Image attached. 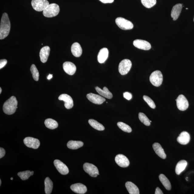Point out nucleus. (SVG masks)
Instances as JSON below:
<instances>
[{"label": "nucleus", "mask_w": 194, "mask_h": 194, "mask_svg": "<svg viewBox=\"0 0 194 194\" xmlns=\"http://www.w3.org/2000/svg\"><path fill=\"white\" fill-rule=\"evenodd\" d=\"M11 29V23L8 15L4 13L2 16L0 26V39H4L9 34Z\"/></svg>", "instance_id": "f257e3e1"}, {"label": "nucleus", "mask_w": 194, "mask_h": 194, "mask_svg": "<svg viewBox=\"0 0 194 194\" xmlns=\"http://www.w3.org/2000/svg\"><path fill=\"white\" fill-rule=\"evenodd\" d=\"M17 104L16 97L12 96L4 104L3 107L4 112L8 115L13 114L18 108Z\"/></svg>", "instance_id": "f03ea898"}, {"label": "nucleus", "mask_w": 194, "mask_h": 194, "mask_svg": "<svg viewBox=\"0 0 194 194\" xmlns=\"http://www.w3.org/2000/svg\"><path fill=\"white\" fill-rule=\"evenodd\" d=\"M59 6L56 3L49 5L43 11V14L47 17H53L56 16L59 13Z\"/></svg>", "instance_id": "7ed1b4c3"}, {"label": "nucleus", "mask_w": 194, "mask_h": 194, "mask_svg": "<svg viewBox=\"0 0 194 194\" xmlns=\"http://www.w3.org/2000/svg\"><path fill=\"white\" fill-rule=\"evenodd\" d=\"M150 81L153 85L158 87L162 85L163 81V76L159 70H156L151 74Z\"/></svg>", "instance_id": "20e7f679"}, {"label": "nucleus", "mask_w": 194, "mask_h": 194, "mask_svg": "<svg viewBox=\"0 0 194 194\" xmlns=\"http://www.w3.org/2000/svg\"><path fill=\"white\" fill-rule=\"evenodd\" d=\"M115 22L119 28L123 30H131L134 27L131 22L122 17H118L115 19Z\"/></svg>", "instance_id": "39448f33"}, {"label": "nucleus", "mask_w": 194, "mask_h": 194, "mask_svg": "<svg viewBox=\"0 0 194 194\" xmlns=\"http://www.w3.org/2000/svg\"><path fill=\"white\" fill-rule=\"evenodd\" d=\"M132 62L130 60L125 59L122 60L119 64L118 70L119 73L122 75L128 73L132 67Z\"/></svg>", "instance_id": "423d86ee"}, {"label": "nucleus", "mask_w": 194, "mask_h": 194, "mask_svg": "<svg viewBox=\"0 0 194 194\" xmlns=\"http://www.w3.org/2000/svg\"><path fill=\"white\" fill-rule=\"evenodd\" d=\"M49 5L47 0H32L31 5L35 11H43Z\"/></svg>", "instance_id": "0eeeda50"}, {"label": "nucleus", "mask_w": 194, "mask_h": 194, "mask_svg": "<svg viewBox=\"0 0 194 194\" xmlns=\"http://www.w3.org/2000/svg\"><path fill=\"white\" fill-rule=\"evenodd\" d=\"M83 168L84 171L92 177H97L99 174L97 168L93 164L85 163L83 165Z\"/></svg>", "instance_id": "6e6552de"}, {"label": "nucleus", "mask_w": 194, "mask_h": 194, "mask_svg": "<svg viewBox=\"0 0 194 194\" xmlns=\"http://www.w3.org/2000/svg\"><path fill=\"white\" fill-rule=\"evenodd\" d=\"M178 108L181 111H185L189 107V103L186 97L183 95L178 96L177 100Z\"/></svg>", "instance_id": "1a4fd4ad"}, {"label": "nucleus", "mask_w": 194, "mask_h": 194, "mask_svg": "<svg viewBox=\"0 0 194 194\" xmlns=\"http://www.w3.org/2000/svg\"><path fill=\"white\" fill-rule=\"evenodd\" d=\"M25 145L29 148L36 149L40 145V141L38 139L31 137H27L23 140Z\"/></svg>", "instance_id": "9d476101"}, {"label": "nucleus", "mask_w": 194, "mask_h": 194, "mask_svg": "<svg viewBox=\"0 0 194 194\" xmlns=\"http://www.w3.org/2000/svg\"><path fill=\"white\" fill-rule=\"evenodd\" d=\"M54 163L57 170L62 175H66L69 173V169L67 166L60 160H55Z\"/></svg>", "instance_id": "9b49d317"}, {"label": "nucleus", "mask_w": 194, "mask_h": 194, "mask_svg": "<svg viewBox=\"0 0 194 194\" xmlns=\"http://www.w3.org/2000/svg\"><path fill=\"white\" fill-rule=\"evenodd\" d=\"M115 161L117 165L122 168L128 167L129 165V161L126 156L122 154L117 155L115 157Z\"/></svg>", "instance_id": "f8f14e48"}, {"label": "nucleus", "mask_w": 194, "mask_h": 194, "mask_svg": "<svg viewBox=\"0 0 194 194\" xmlns=\"http://www.w3.org/2000/svg\"><path fill=\"white\" fill-rule=\"evenodd\" d=\"M133 44L135 47L140 49L147 50L151 48V45L149 43L140 39L134 41Z\"/></svg>", "instance_id": "ddd939ff"}, {"label": "nucleus", "mask_w": 194, "mask_h": 194, "mask_svg": "<svg viewBox=\"0 0 194 194\" xmlns=\"http://www.w3.org/2000/svg\"><path fill=\"white\" fill-rule=\"evenodd\" d=\"M87 97L92 103L98 105L101 104L106 100L104 98L101 96L92 93L88 94Z\"/></svg>", "instance_id": "4468645a"}, {"label": "nucleus", "mask_w": 194, "mask_h": 194, "mask_svg": "<svg viewBox=\"0 0 194 194\" xmlns=\"http://www.w3.org/2000/svg\"><path fill=\"white\" fill-rule=\"evenodd\" d=\"M59 100L64 102L65 107L67 109H71L73 106V101L71 97L66 94H62L58 97Z\"/></svg>", "instance_id": "2eb2a0df"}, {"label": "nucleus", "mask_w": 194, "mask_h": 194, "mask_svg": "<svg viewBox=\"0 0 194 194\" xmlns=\"http://www.w3.org/2000/svg\"><path fill=\"white\" fill-rule=\"evenodd\" d=\"M63 68L65 72L70 75H73L75 73L76 67L73 63L66 62L63 64Z\"/></svg>", "instance_id": "dca6fc26"}, {"label": "nucleus", "mask_w": 194, "mask_h": 194, "mask_svg": "<svg viewBox=\"0 0 194 194\" xmlns=\"http://www.w3.org/2000/svg\"><path fill=\"white\" fill-rule=\"evenodd\" d=\"M70 188L74 192L78 194H85L87 191L86 186L81 183L73 184L70 186Z\"/></svg>", "instance_id": "f3484780"}, {"label": "nucleus", "mask_w": 194, "mask_h": 194, "mask_svg": "<svg viewBox=\"0 0 194 194\" xmlns=\"http://www.w3.org/2000/svg\"><path fill=\"white\" fill-rule=\"evenodd\" d=\"M109 56V51L106 48H103L99 53L97 56V60L100 63H103L107 60Z\"/></svg>", "instance_id": "a211bd4d"}, {"label": "nucleus", "mask_w": 194, "mask_h": 194, "mask_svg": "<svg viewBox=\"0 0 194 194\" xmlns=\"http://www.w3.org/2000/svg\"><path fill=\"white\" fill-rule=\"evenodd\" d=\"M50 48L48 46L44 47L41 49L40 52V60L43 63H46L49 55Z\"/></svg>", "instance_id": "6ab92c4d"}, {"label": "nucleus", "mask_w": 194, "mask_h": 194, "mask_svg": "<svg viewBox=\"0 0 194 194\" xmlns=\"http://www.w3.org/2000/svg\"><path fill=\"white\" fill-rule=\"evenodd\" d=\"M177 141L179 144L183 145H187L189 143L190 140L189 134L187 132L184 131L182 132L178 137Z\"/></svg>", "instance_id": "aec40b11"}, {"label": "nucleus", "mask_w": 194, "mask_h": 194, "mask_svg": "<svg viewBox=\"0 0 194 194\" xmlns=\"http://www.w3.org/2000/svg\"><path fill=\"white\" fill-rule=\"evenodd\" d=\"M183 7L182 4H177L172 8L171 12V17L173 20L175 21L179 17Z\"/></svg>", "instance_id": "412c9836"}, {"label": "nucleus", "mask_w": 194, "mask_h": 194, "mask_svg": "<svg viewBox=\"0 0 194 194\" xmlns=\"http://www.w3.org/2000/svg\"><path fill=\"white\" fill-rule=\"evenodd\" d=\"M152 146L156 154L162 159H165L166 155L161 145L158 143H155Z\"/></svg>", "instance_id": "4be33fe9"}, {"label": "nucleus", "mask_w": 194, "mask_h": 194, "mask_svg": "<svg viewBox=\"0 0 194 194\" xmlns=\"http://www.w3.org/2000/svg\"><path fill=\"white\" fill-rule=\"evenodd\" d=\"M71 50L72 54L74 56L79 57L81 56L82 50L79 43H73L72 46Z\"/></svg>", "instance_id": "5701e85b"}, {"label": "nucleus", "mask_w": 194, "mask_h": 194, "mask_svg": "<svg viewBox=\"0 0 194 194\" xmlns=\"http://www.w3.org/2000/svg\"><path fill=\"white\" fill-rule=\"evenodd\" d=\"M96 91L100 95L102 96L103 97L106 98L108 99H111L112 98L113 95L112 93L106 87H104L103 89L102 90L98 87H95Z\"/></svg>", "instance_id": "b1692460"}, {"label": "nucleus", "mask_w": 194, "mask_h": 194, "mask_svg": "<svg viewBox=\"0 0 194 194\" xmlns=\"http://www.w3.org/2000/svg\"><path fill=\"white\" fill-rule=\"evenodd\" d=\"M125 187L130 194H139L140 192L137 186L131 182H127L125 184Z\"/></svg>", "instance_id": "393cba45"}, {"label": "nucleus", "mask_w": 194, "mask_h": 194, "mask_svg": "<svg viewBox=\"0 0 194 194\" xmlns=\"http://www.w3.org/2000/svg\"><path fill=\"white\" fill-rule=\"evenodd\" d=\"M83 145V143L81 141H70L67 144L68 148L70 149L76 150Z\"/></svg>", "instance_id": "a878e982"}, {"label": "nucleus", "mask_w": 194, "mask_h": 194, "mask_svg": "<svg viewBox=\"0 0 194 194\" xmlns=\"http://www.w3.org/2000/svg\"><path fill=\"white\" fill-rule=\"evenodd\" d=\"M187 165V162L185 160L180 161L177 163L175 168L176 173L179 175L182 172L185 170Z\"/></svg>", "instance_id": "bb28decb"}, {"label": "nucleus", "mask_w": 194, "mask_h": 194, "mask_svg": "<svg viewBox=\"0 0 194 194\" xmlns=\"http://www.w3.org/2000/svg\"><path fill=\"white\" fill-rule=\"evenodd\" d=\"M44 183L45 193L46 194H51L53 189V183L52 180L49 177H47L45 179Z\"/></svg>", "instance_id": "cd10ccee"}, {"label": "nucleus", "mask_w": 194, "mask_h": 194, "mask_svg": "<svg viewBox=\"0 0 194 194\" xmlns=\"http://www.w3.org/2000/svg\"><path fill=\"white\" fill-rule=\"evenodd\" d=\"M159 178L161 182L165 187L166 189L170 190L171 189V185L169 180L163 174H161L159 176Z\"/></svg>", "instance_id": "c85d7f7f"}, {"label": "nucleus", "mask_w": 194, "mask_h": 194, "mask_svg": "<svg viewBox=\"0 0 194 194\" xmlns=\"http://www.w3.org/2000/svg\"><path fill=\"white\" fill-rule=\"evenodd\" d=\"M44 123L47 128L51 129H56L58 126V123L56 121L50 118L46 119Z\"/></svg>", "instance_id": "c756f323"}, {"label": "nucleus", "mask_w": 194, "mask_h": 194, "mask_svg": "<svg viewBox=\"0 0 194 194\" xmlns=\"http://www.w3.org/2000/svg\"><path fill=\"white\" fill-rule=\"evenodd\" d=\"M89 123L91 127L97 130L101 131L105 129V127L102 124L94 119H89Z\"/></svg>", "instance_id": "7c9ffc66"}, {"label": "nucleus", "mask_w": 194, "mask_h": 194, "mask_svg": "<svg viewBox=\"0 0 194 194\" xmlns=\"http://www.w3.org/2000/svg\"><path fill=\"white\" fill-rule=\"evenodd\" d=\"M138 117L139 119L141 122L142 123L146 126H149L150 125V121L148 117L144 113H139Z\"/></svg>", "instance_id": "2f4dec72"}, {"label": "nucleus", "mask_w": 194, "mask_h": 194, "mask_svg": "<svg viewBox=\"0 0 194 194\" xmlns=\"http://www.w3.org/2000/svg\"><path fill=\"white\" fill-rule=\"evenodd\" d=\"M30 70L34 79L35 81H38L39 77V72L36 66L34 64H32V66H31Z\"/></svg>", "instance_id": "473e14b6"}, {"label": "nucleus", "mask_w": 194, "mask_h": 194, "mask_svg": "<svg viewBox=\"0 0 194 194\" xmlns=\"http://www.w3.org/2000/svg\"><path fill=\"white\" fill-rule=\"evenodd\" d=\"M117 125L119 128L125 132L131 133L132 131V129L131 127L124 123L119 122L117 123Z\"/></svg>", "instance_id": "72a5a7b5"}, {"label": "nucleus", "mask_w": 194, "mask_h": 194, "mask_svg": "<svg viewBox=\"0 0 194 194\" xmlns=\"http://www.w3.org/2000/svg\"><path fill=\"white\" fill-rule=\"evenodd\" d=\"M141 2L143 5L148 9L153 7L156 3V0H141Z\"/></svg>", "instance_id": "f704fd0d"}, {"label": "nucleus", "mask_w": 194, "mask_h": 194, "mask_svg": "<svg viewBox=\"0 0 194 194\" xmlns=\"http://www.w3.org/2000/svg\"><path fill=\"white\" fill-rule=\"evenodd\" d=\"M18 175L22 180L25 181V180L28 179L31 176V171L27 170L26 171L19 172L18 173Z\"/></svg>", "instance_id": "c9c22d12"}, {"label": "nucleus", "mask_w": 194, "mask_h": 194, "mask_svg": "<svg viewBox=\"0 0 194 194\" xmlns=\"http://www.w3.org/2000/svg\"><path fill=\"white\" fill-rule=\"evenodd\" d=\"M143 99L148 104V105L149 106V107L152 109L155 108L156 107L155 104L150 97H148V96L144 95L143 97Z\"/></svg>", "instance_id": "e433bc0d"}, {"label": "nucleus", "mask_w": 194, "mask_h": 194, "mask_svg": "<svg viewBox=\"0 0 194 194\" xmlns=\"http://www.w3.org/2000/svg\"><path fill=\"white\" fill-rule=\"evenodd\" d=\"M123 97L127 100H130L132 98V95L129 92H125L123 93Z\"/></svg>", "instance_id": "4c0bfd02"}, {"label": "nucleus", "mask_w": 194, "mask_h": 194, "mask_svg": "<svg viewBox=\"0 0 194 194\" xmlns=\"http://www.w3.org/2000/svg\"><path fill=\"white\" fill-rule=\"evenodd\" d=\"M7 63V61L6 60H0V69L4 67Z\"/></svg>", "instance_id": "58836bf2"}, {"label": "nucleus", "mask_w": 194, "mask_h": 194, "mask_svg": "<svg viewBox=\"0 0 194 194\" xmlns=\"http://www.w3.org/2000/svg\"><path fill=\"white\" fill-rule=\"evenodd\" d=\"M5 151L4 149L3 148H0V158H1L5 156Z\"/></svg>", "instance_id": "ea45409f"}, {"label": "nucleus", "mask_w": 194, "mask_h": 194, "mask_svg": "<svg viewBox=\"0 0 194 194\" xmlns=\"http://www.w3.org/2000/svg\"><path fill=\"white\" fill-rule=\"evenodd\" d=\"M103 3H112L114 1V0H99Z\"/></svg>", "instance_id": "a19ab883"}, {"label": "nucleus", "mask_w": 194, "mask_h": 194, "mask_svg": "<svg viewBox=\"0 0 194 194\" xmlns=\"http://www.w3.org/2000/svg\"><path fill=\"white\" fill-rule=\"evenodd\" d=\"M155 194H163V193L162 192V190H161L159 188H156V191L155 192Z\"/></svg>", "instance_id": "79ce46f5"}, {"label": "nucleus", "mask_w": 194, "mask_h": 194, "mask_svg": "<svg viewBox=\"0 0 194 194\" xmlns=\"http://www.w3.org/2000/svg\"><path fill=\"white\" fill-rule=\"evenodd\" d=\"M53 77V75L52 74H49V75H48V76L47 77V79L49 80L51 79V78H52Z\"/></svg>", "instance_id": "37998d69"}, {"label": "nucleus", "mask_w": 194, "mask_h": 194, "mask_svg": "<svg viewBox=\"0 0 194 194\" xmlns=\"http://www.w3.org/2000/svg\"><path fill=\"white\" fill-rule=\"evenodd\" d=\"M34 172L33 171H31V175H33V174H34Z\"/></svg>", "instance_id": "c03bdc74"}, {"label": "nucleus", "mask_w": 194, "mask_h": 194, "mask_svg": "<svg viewBox=\"0 0 194 194\" xmlns=\"http://www.w3.org/2000/svg\"><path fill=\"white\" fill-rule=\"evenodd\" d=\"M2 90L1 87H0V94H1L2 93Z\"/></svg>", "instance_id": "a18cd8bd"}, {"label": "nucleus", "mask_w": 194, "mask_h": 194, "mask_svg": "<svg viewBox=\"0 0 194 194\" xmlns=\"http://www.w3.org/2000/svg\"><path fill=\"white\" fill-rule=\"evenodd\" d=\"M1 184H2V181H1V180H0V185L1 186Z\"/></svg>", "instance_id": "49530a36"}, {"label": "nucleus", "mask_w": 194, "mask_h": 194, "mask_svg": "<svg viewBox=\"0 0 194 194\" xmlns=\"http://www.w3.org/2000/svg\"><path fill=\"white\" fill-rule=\"evenodd\" d=\"M11 180H13V178H12V177L11 178Z\"/></svg>", "instance_id": "de8ad7c7"}, {"label": "nucleus", "mask_w": 194, "mask_h": 194, "mask_svg": "<svg viewBox=\"0 0 194 194\" xmlns=\"http://www.w3.org/2000/svg\"><path fill=\"white\" fill-rule=\"evenodd\" d=\"M186 9H188V8H186Z\"/></svg>", "instance_id": "09e8293b"}, {"label": "nucleus", "mask_w": 194, "mask_h": 194, "mask_svg": "<svg viewBox=\"0 0 194 194\" xmlns=\"http://www.w3.org/2000/svg\"><path fill=\"white\" fill-rule=\"evenodd\" d=\"M193 21H194V19H193Z\"/></svg>", "instance_id": "8fccbe9b"}]
</instances>
